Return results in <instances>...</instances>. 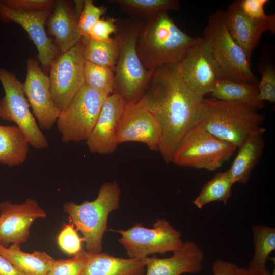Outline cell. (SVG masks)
<instances>
[{"mask_svg": "<svg viewBox=\"0 0 275 275\" xmlns=\"http://www.w3.org/2000/svg\"><path fill=\"white\" fill-rule=\"evenodd\" d=\"M204 96L183 80L177 63L154 70L150 81L136 103L150 112L161 130L158 150L167 163L186 133L196 123Z\"/></svg>", "mask_w": 275, "mask_h": 275, "instance_id": "1", "label": "cell"}, {"mask_svg": "<svg viewBox=\"0 0 275 275\" xmlns=\"http://www.w3.org/2000/svg\"><path fill=\"white\" fill-rule=\"evenodd\" d=\"M180 29L168 11L143 20L136 41V51L144 67L154 70L169 63H178L198 40Z\"/></svg>", "mask_w": 275, "mask_h": 275, "instance_id": "2", "label": "cell"}, {"mask_svg": "<svg viewBox=\"0 0 275 275\" xmlns=\"http://www.w3.org/2000/svg\"><path fill=\"white\" fill-rule=\"evenodd\" d=\"M265 117L245 104L212 98L201 105L198 123L215 137L239 147L250 135L261 131Z\"/></svg>", "mask_w": 275, "mask_h": 275, "instance_id": "3", "label": "cell"}, {"mask_svg": "<svg viewBox=\"0 0 275 275\" xmlns=\"http://www.w3.org/2000/svg\"><path fill=\"white\" fill-rule=\"evenodd\" d=\"M143 20H118L115 34L119 45V56L114 73L115 92L126 102H136L148 86L154 70L142 65L136 51V41Z\"/></svg>", "mask_w": 275, "mask_h": 275, "instance_id": "4", "label": "cell"}, {"mask_svg": "<svg viewBox=\"0 0 275 275\" xmlns=\"http://www.w3.org/2000/svg\"><path fill=\"white\" fill-rule=\"evenodd\" d=\"M121 193L117 182H108L101 185L97 198L92 201H85L80 204L72 201L64 204L63 209L69 215V221L82 234L88 252H101L108 217L119 208Z\"/></svg>", "mask_w": 275, "mask_h": 275, "instance_id": "5", "label": "cell"}, {"mask_svg": "<svg viewBox=\"0 0 275 275\" xmlns=\"http://www.w3.org/2000/svg\"><path fill=\"white\" fill-rule=\"evenodd\" d=\"M202 37L208 46L218 78L259 82L251 70L250 60L228 30L225 11L217 10L210 15Z\"/></svg>", "mask_w": 275, "mask_h": 275, "instance_id": "6", "label": "cell"}, {"mask_svg": "<svg viewBox=\"0 0 275 275\" xmlns=\"http://www.w3.org/2000/svg\"><path fill=\"white\" fill-rule=\"evenodd\" d=\"M237 148L210 134L197 123L181 140L172 162L180 167L213 171L228 160Z\"/></svg>", "mask_w": 275, "mask_h": 275, "instance_id": "7", "label": "cell"}, {"mask_svg": "<svg viewBox=\"0 0 275 275\" xmlns=\"http://www.w3.org/2000/svg\"><path fill=\"white\" fill-rule=\"evenodd\" d=\"M108 96L84 85L56 121L64 143L87 141Z\"/></svg>", "mask_w": 275, "mask_h": 275, "instance_id": "8", "label": "cell"}, {"mask_svg": "<svg viewBox=\"0 0 275 275\" xmlns=\"http://www.w3.org/2000/svg\"><path fill=\"white\" fill-rule=\"evenodd\" d=\"M0 81L5 92L4 96L0 99V119L14 123L24 132L34 148H47L48 141L30 109L23 84L13 72L2 67Z\"/></svg>", "mask_w": 275, "mask_h": 275, "instance_id": "9", "label": "cell"}, {"mask_svg": "<svg viewBox=\"0 0 275 275\" xmlns=\"http://www.w3.org/2000/svg\"><path fill=\"white\" fill-rule=\"evenodd\" d=\"M112 231L122 235L119 241L129 258L142 259L150 254L174 252L184 243L181 232L165 219H157L152 228L135 223L126 230Z\"/></svg>", "mask_w": 275, "mask_h": 275, "instance_id": "10", "label": "cell"}, {"mask_svg": "<svg viewBox=\"0 0 275 275\" xmlns=\"http://www.w3.org/2000/svg\"><path fill=\"white\" fill-rule=\"evenodd\" d=\"M84 62L80 40L50 65V93L54 105L60 112L69 105L85 85Z\"/></svg>", "mask_w": 275, "mask_h": 275, "instance_id": "11", "label": "cell"}, {"mask_svg": "<svg viewBox=\"0 0 275 275\" xmlns=\"http://www.w3.org/2000/svg\"><path fill=\"white\" fill-rule=\"evenodd\" d=\"M45 211L37 201L28 198L22 204L6 200L0 203V244L20 245L28 240L30 228L37 219L45 218Z\"/></svg>", "mask_w": 275, "mask_h": 275, "instance_id": "12", "label": "cell"}, {"mask_svg": "<svg viewBox=\"0 0 275 275\" xmlns=\"http://www.w3.org/2000/svg\"><path fill=\"white\" fill-rule=\"evenodd\" d=\"M51 9L21 10L9 7L0 1V20L17 23L25 30L36 45L38 60L44 67L50 65L58 53L45 29Z\"/></svg>", "mask_w": 275, "mask_h": 275, "instance_id": "13", "label": "cell"}, {"mask_svg": "<svg viewBox=\"0 0 275 275\" xmlns=\"http://www.w3.org/2000/svg\"><path fill=\"white\" fill-rule=\"evenodd\" d=\"M27 73L23 89L40 128L49 130L58 119L60 111L54 105L50 93L49 76L32 58L26 61Z\"/></svg>", "mask_w": 275, "mask_h": 275, "instance_id": "14", "label": "cell"}, {"mask_svg": "<svg viewBox=\"0 0 275 275\" xmlns=\"http://www.w3.org/2000/svg\"><path fill=\"white\" fill-rule=\"evenodd\" d=\"M177 64L182 78L191 89L204 96L211 92L218 77L208 46L202 37H199Z\"/></svg>", "mask_w": 275, "mask_h": 275, "instance_id": "15", "label": "cell"}, {"mask_svg": "<svg viewBox=\"0 0 275 275\" xmlns=\"http://www.w3.org/2000/svg\"><path fill=\"white\" fill-rule=\"evenodd\" d=\"M160 139V128L153 115L135 101L126 102L117 129L118 144L140 142L158 151Z\"/></svg>", "mask_w": 275, "mask_h": 275, "instance_id": "16", "label": "cell"}, {"mask_svg": "<svg viewBox=\"0 0 275 275\" xmlns=\"http://www.w3.org/2000/svg\"><path fill=\"white\" fill-rule=\"evenodd\" d=\"M126 102L119 93L106 96L95 126L86 144L92 153L108 154L113 153L118 144L117 129Z\"/></svg>", "mask_w": 275, "mask_h": 275, "instance_id": "17", "label": "cell"}, {"mask_svg": "<svg viewBox=\"0 0 275 275\" xmlns=\"http://www.w3.org/2000/svg\"><path fill=\"white\" fill-rule=\"evenodd\" d=\"M225 19L229 33L249 60L262 34L267 31L275 32L274 14L265 20L251 19L242 12L239 1L229 5L225 12Z\"/></svg>", "mask_w": 275, "mask_h": 275, "instance_id": "18", "label": "cell"}, {"mask_svg": "<svg viewBox=\"0 0 275 275\" xmlns=\"http://www.w3.org/2000/svg\"><path fill=\"white\" fill-rule=\"evenodd\" d=\"M204 257V252L196 243L186 241L170 257L158 258L154 256L143 259L147 267L146 275H181L200 272Z\"/></svg>", "mask_w": 275, "mask_h": 275, "instance_id": "19", "label": "cell"}, {"mask_svg": "<svg viewBox=\"0 0 275 275\" xmlns=\"http://www.w3.org/2000/svg\"><path fill=\"white\" fill-rule=\"evenodd\" d=\"M84 1H75V11H73L63 1L55 2L53 11L49 17L48 27L63 53L75 46L81 39L78 21Z\"/></svg>", "mask_w": 275, "mask_h": 275, "instance_id": "20", "label": "cell"}, {"mask_svg": "<svg viewBox=\"0 0 275 275\" xmlns=\"http://www.w3.org/2000/svg\"><path fill=\"white\" fill-rule=\"evenodd\" d=\"M144 259L115 257L106 253H91L80 275H144Z\"/></svg>", "mask_w": 275, "mask_h": 275, "instance_id": "21", "label": "cell"}, {"mask_svg": "<svg viewBox=\"0 0 275 275\" xmlns=\"http://www.w3.org/2000/svg\"><path fill=\"white\" fill-rule=\"evenodd\" d=\"M261 131L249 136L239 147L237 154L228 170L234 184H245L263 152L265 142Z\"/></svg>", "mask_w": 275, "mask_h": 275, "instance_id": "22", "label": "cell"}, {"mask_svg": "<svg viewBox=\"0 0 275 275\" xmlns=\"http://www.w3.org/2000/svg\"><path fill=\"white\" fill-rule=\"evenodd\" d=\"M258 84L218 78L210 94L217 100L241 103L258 111L264 106L258 98Z\"/></svg>", "mask_w": 275, "mask_h": 275, "instance_id": "23", "label": "cell"}, {"mask_svg": "<svg viewBox=\"0 0 275 275\" xmlns=\"http://www.w3.org/2000/svg\"><path fill=\"white\" fill-rule=\"evenodd\" d=\"M0 255L7 259L23 275H48L54 259L45 252L29 253L20 245L5 247L0 244Z\"/></svg>", "mask_w": 275, "mask_h": 275, "instance_id": "24", "label": "cell"}, {"mask_svg": "<svg viewBox=\"0 0 275 275\" xmlns=\"http://www.w3.org/2000/svg\"><path fill=\"white\" fill-rule=\"evenodd\" d=\"M30 143L24 132L16 125H0V163L9 167L23 163Z\"/></svg>", "mask_w": 275, "mask_h": 275, "instance_id": "25", "label": "cell"}, {"mask_svg": "<svg viewBox=\"0 0 275 275\" xmlns=\"http://www.w3.org/2000/svg\"><path fill=\"white\" fill-rule=\"evenodd\" d=\"M122 12L135 18L145 20L161 12L178 10L181 5L178 0H108Z\"/></svg>", "mask_w": 275, "mask_h": 275, "instance_id": "26", "label": "cell"}, {"mask_svg": "<svg viewBox=\"0 0 275 275\" xmlns=\"http://www.w3.org/2000/svg\"><path fill=\"white\" fill-rule=\"evenodd\" d=\"M252 233L255 251L248 267L258 271H266L267 259L275 250V228L255 224L252 227Z\"/></svg>", "mask_w": 275, "mask_h": 275, "instance_id": "27", "label": "cell"}, {"mask_svg": "<svg viewBox=\"0 0 275 275\" xmlns=\"http://www.w3.org/2000/svg\"><path fill=\"white\" fill-rule=\"evenodd\" d=\"M234 184L228 170L218 172L203 186L200 194L193 201V204L199 209L214 201L227 204L231 196Z\"/></svg>", "mask_w": 275, "mask_h": 275, "instance_id": "28", "label": "cell"}, {"mask_svg": "<svg viewBox=\"0 0 275 275\" xmlns=\"http://www.w3.org/2000/svg\"><path fill=\"white\" fill-rule=\"evenodd\" d=\"M82 56L85 61L93 64L114 68L119 56L116 38L108 42L99 41L88 37L81 38Z\"/></svg>", "mask_w": 275, "mask_h": 275, "instance_id": "29", "label": "cell"}, {"mask_svg": "<svg viewBox=\"0 0 275 275\" xmlns=\"http://www.w3.org/2000/svg\"><path fill=\"white\" fill-rule=\"evenodd\" d=\"M85 85L107 95L115 92L114 73L113 68L84 62Z\"/></svg>", "mask_w": 275, "mask_h": 275, "instance_id": "30", "label": "cell"}, {"mask_svg": "<svg viewBox=\"0 0 275 275\" xmlns=\"http://www.w3.org/2000/svg\"><path fill=\"white\" fill-rule=\"evenodd\" d=\"M91 254L82 251L70 259H54L48 275H80Z\"/></svg>", "mask_w": 275, "mask_h": 275, "instance_id": "31", "label": "cell"}, {"mask_svg": "<svg viewBox=\"0 0 275 275\" xmlns=\"http://www.w3.org/2000/svg\"><path fill=\"white\" fill-rule=\"evenodd\" d=\"M106 12L103 6L95 5L92 0H85L78 21V28L81 38L87 37L90 30Z\"/></svg>", "mask_w": 275, "mask_h": 275, "instance_id": "32", "label": "cell"}, {"mask_svg": "<svg viewBox=\"0 0 275 275\" xmlns=\"http://www.w3.org/2000/svg\"><path fill=\"white\" fill-rule=\"evenodd\" d=\"M83 239L80 237L74 225L70 222L65 224L57 237L60 248L68 255H76L82 250Z\"/></svg>", "mask_w": 275, "mask_h": 275, "instance_id": "33", "label": "cell"}, {"mask_svg": "<svg viewBox=\"0 0 275 275\" xmlns=\"http://www.w3.org/2000/svg\"><path fill=\"white\" fill-rule=\"evenodd\" d=\"M261 78L258 84V98L264 102H275V70L273 66L265 65L261 70Z\"/></svg>", "mask_w": 275, "mask_h": 275, "instance_id": "34", "label": "cell"}, {"mask_svg": "<svg viewBox=\"0 0 275 275\" xmlns=\"http://www.w3.org/2000/svg\"><path fill=\"white\" fill-rule=\"evenodd\" d=\"M117 19L107 17L101 18L91 28L88 37L99 41L108 42L112 39L111 35L116 34L118 31Z\"/></svg>", "mask_w": 275, "mask_h": 275, "instance_id": "35", "label": "cell"}, {"mask_svg": "<svg viewBox=\"0 0 275 275\" xmlns=\"http://www.w3.org/2000/svg\"><path fill=\"white\" fill-rule=\"evenodd\" d=\"M268 0H241L239 1V6L242 12L251 19L262 20L268 18L264 9Z\"/></svg>", "mask_w": 275, "mask_h": 275, "instance_id": "36", "label": "cell"}, {"mask_svg": "<svg viewBox=\"0 0 275 275\" xmlns=\"http://www.w3.org/2000/svg\"><path fill=\"white\" fill-rule=\"evenodd\" d=\"M9 7L21 10H34L51 8L55 3L50 0H3Z\"/></svg>", "mask_w": 275, "mask_h": 275, "instance_id": "37", "label": "cell"}, {"mask_svg": "<svg viewBox=\"0 0 275 275\" xmlns=\"http://www.w3.org/2000/svg\"><path fill=\"white\" fill-rule=\"evenodd\" d=\"M237 265L225 260H215L212 266L213 275H231Z\"/></svg>", "mask_w": 275, "mask_h": 275, "instance_id": "38", "label": "cell"}, {"mask_svg": "<svg viewBox=\"0 0 275 275\" xmlns=\"http://www.w3.org/2000/svg\"><path fill=\"white\" fill-rule=\"evenodd\" d=\"M0 275H23L7 259L0 255Z\"/></svg>", "mask_w": 275, "mask_h": 275, "instance_id": "39", "label": "cell"}, {"mask_svg": "<svg viewBox=\"0 0 275 275\" xmlns=\"http://www.w3.org/2000/svg\"><path fill=\"white\" fill-rule=\"evenodd\" d=\"M231 275H275L274 269L272 272L268 270L264 271L256 270L248 267H236Z\"/></svg>", "mask_w": 275, "mask_h": 275, "instance_id": "40", "label": "cell"}]
</instances>
